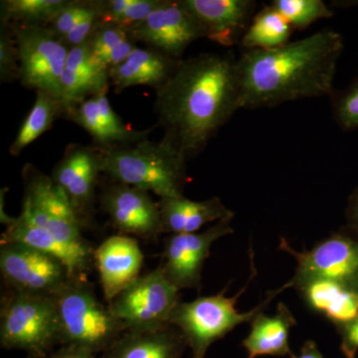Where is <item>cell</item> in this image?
<instances>
[{
	"label": "cell",
	"instance_id": "obj_5",
	"mask_svg": "<svg viewBox=\"0 0 358 358\" xmlns=\"http://www.w3.org/2000/svg\"><path fill=\"white\" fill-rule=\"evenodd\" d=\"M59 343L95 353L105 352L124 333V327L96 298L87 279L72 278L54 296Z\"/></svg>",
	"mask_w": 358,
	"mask_h": 358
},
{
	"label": "cell",
	"instance_id": "obj_18",
	"mask_svg": "<svg viewBox=\"0 0 358 358\" xmlns=\"http://www.w3.org/2000/svg\"><path fill=\"white\" fill-rule=\"evenodd\" d=\"M94 263L100 275L103 296L109 303L140 277L143 254L136 238L115 235L96 247Z\"/></svg>",
	"mask_w": 358,
	"mask_h": 358
},
{
	"label": "cell",
	"instance_id": "obj_1",
	"mask_svg": "<svg viewBox=\"0 0 358 358\" xmlns=\"http://www.w3.org/2000/svg\"><path fill=\"white\" fill-rule=\"evenodd\" d=\"M239 109L237 59L231 54L203 53L181 60L173 77L155 91L162 138L187 159L203 152Z\"/></svg>",
	"mask_w": 358,
	"mask_h": 358
},
{
	"label": "cell",
	"instance_id": "obj_26",
	"mask_svg": "<svg viewBox=\"0 0 358 358\" xmlns=\"http://www.w3.org/2000/svg\"><path fill=\"white\" fill-rule=\"evenodd\" d=\"M66 106L58 96L37 91L34 103L21 124L15 140L9 148L13 157H18L28 145L52 129L59 117H64Z\"/></svg>",
	"mask_w": 358,
	"mask_h": 358
},
{
	"label": "cell",
	"instance_id": "obj_19",
	"mask_svg": "<svg viewBox=\"0 0 358 358\" xmlns=\"http://www.w3.org/2000/svg\"><path fill=\"white\" fill-rule=\"evenodd\" d=\"M288 284L310 310L326 317L336 329L358 315V293L338 282L324 278L294 275Z\"/></svg>",
	"mask_w": 358,
	"mask_h": 358
},
{
	"label": "cell",
	"instance_id": "obj_21",
	"mask_svg": "<svg viewBox=\"0 0 358 358\" xmlns=\"http://www.w3.org/2000/svg\"><path fill=\"white\" fill-rule=\"evenodd\" d=\"M110 86V71L96 60L88 43L70 49L60 81L61 100L66 108L108 93Z\"/></svg>",
	"mask_w": 358,
	"mask_h": 358
},
{
	"label": "cell",
	"instance_id": "obj_14",
	"mask_svg": "<svg viewBox=\"0 0 358 358\" xmlns=\"http://www.w3.org/2000/svg\"><path fill=\"white\" fill-rule=\"evenodd\" d=\"M129 33L136 43H145L148 48L176 60H181L193 42L205 38L199 21L182 0H162L154 13Z\"/></svg>",
	"mask_w": 358,
	"mask_h": 358
},
{
	"label": "cell",
	"instance_id": "obj_35",
	"mask_svg": "<svg viewBox=\"0 0 358 358\" xmlns=\"http://www.w3.org/2000/svg\"><path fill=\"white\" fill-rule=\"evenodd\" d=\"M341 338V350L346 358H355L358 352V315L343 326L336 327Z\"/></svg>",
	"mask_w": 358,
	"mask_h": 358
},
{
	"label": "cell",
	"instance_id": "obj_9",
	"mask_svg": "<svg viewBox=\"0 0 358 358\" xmlns=\"http://www.w3.org/2000/svg\"><path fill=\"white\" fill-rule=\"evenodd\" d=\"M11 25L17 44L20 83L61 99V77L70 49L47 26Z\"/></svg>",
	"mask_w": 358,
	"mask_h": 358
},
{
	"label": "cell",
	"instance_id": "obj_23",
	"mask_svg": "<svg viewBox=\"0 0 358 358\" xmlns=\"http://www.w3.org/2000/svg\"><path fill=\"white\" fill-rule=\"evenodd\" d=\"M187 348L180 331L171 324L145 331H127L101 358H181Z\"/></svg>",
	"mask_w": 358,
	"mask_h": 358
},
{
	"label": "cell",
	"instance_id": "obj_7",
	"mask_svg": "<svg viewBox=\"0 0 358 358\" xmlns=\"http://www.w3.org/2000/svg\"><path fill=\"white\" fill-rule=\"evenodd\" d=\"M22 179L24 197L21 217L66 244L91 248L69 202L50 176L27 162L22 169Z\"/></svg>",
	"mask_w": 358,
	"mask_h": 358
},
{
	"label": "cell",
	"instance_id": "obj_17",
	"mask_svg": "<svg viewBox=\"0 0 358 358\" xmlns=\"http://www.w3.org/2000/svg\"><path fill=\"white\" fill-rule=\"evenodd\" d=\"M199 21L205 38L229 47L241 41L253 20L256 2L251 0H182Z\"/></svg>",
	"mask_w": 358,
	"mask_h": 358
},
{
	"label": "cell",
	"instance_id": "obj_25",
	"mask_svg": "<svg viewBox=\"0 0 358 358\" xmlns=\"http://www.w3.org/2000/svg\"><path fill=\"white\" fill-rule=\"evenodd\" d=\"M248 336L242 341L248 358L263 355L291 357L289 345V331L296 326V320L286 303H278L274 315L258 313L251 322Z\"/></svg>",
	"mask_w": 358,
	"mask_h": 358
},
{
	"label": "cell",
	"instance_id": "obj_34",
	"mask_svg": "<svg viewBox=\"0 0 358 358\" xmlns=\"http://www.w3.org/2000/svg\"><path fill=\"white\" fill-rule=\"evenodd\" d=\"M334 114L341 129L345 131L358 129V79L336 96Z\"/></svg>",
	"mask_w": 358,
	"mask_h": 358
},
{
	"label": "cell",
	"instance_id": "obj_24",
	"mask_svg": "<svg viewBox=\"0 0 358 358\" xmlns=\"http://www.w3.org/2000/svg\"><path fill=\"white\" fill-rule=\"evenodd\" d=\"M162 232L167 234L196 233L206 224L234 218V212L228 209L219 197L203 201H193L185 196L159 199Z\"/></svg>",
	"mask_w": 358,
	"mask_h": 358
},
{
	"label": "cell",
	"instance_id": "obj_13",
	"mask_svg": "<svg viewBox=\"0 0 358 358\" xmlns=\"http://www.w3.org/2000/svg\"><path fill=\"white\" fill-rule=\"evenodd\" d=\"M280 249L296 259V275L319 277L358 293V236L334 232L312 249L296 251L282 238Z\"/></svg>",
	"mask_w": 358,
	"mask_h": 358
},
{
	"label": "cell",
	"instance_id": "obj_2",
	"mask_svg": "<svg viewBox=\"0 0 358 358\" xmlns=\"http://www.w3.org/2000/svg\"><path fill=\"white\" fill-rule=\"evenodd\" d=\"M343 38L333 29L272 50H247L237 59L241 109H263L333 92Z\"/></svg>",
	"mask_w": 358,
	"mask_h": 358
},
{
	"label": "cell",
	"instance_id": "obj_3",
	"mask_svg": "<svg viewBox=\"0 0 358 358\" xmlns=\"http://www.w3.org/2000/svg\"><path fill=\"white\" fill-rule=\"evenodd\" d=\"M102 173L159 199L185 196L187 157L171 143L145 138L128 147L100 150Z\"/></svg>",
	"mask_w": 358,
	"mask_h": 358
},
{
	"label": "cell",
	"instance_id": "obj_37",
	"mask_svg": "<svg viewBox=\"0 0 358 358\" xmlns=\"http://www.w3.org/2000/svg\"><path fill=\"white\" fill-rule=\"evenodd\" d=\"M345 214L348 228L358 236V186L348 199Z\"/></svg>",
	"mask_w": 358,
	"mask_h": 358
},
{
	"label": "cell",
	"instance_id": "obj_31",
	"mask_svg": "<svg viewBox=\"0 0 358 358\" xmlns=\"http://www.w3.org/2000/svg\"><path fill=\"white\" fill-rule=\"evenodd\" d=\"M272 6L296 29H305L317 20L334 15L322 0H274Z\"/></svg>",
	"mask_w": 358,
	"mask_h": 358
},
{
	"label": "cell",
	"instance_id": "obj_10",
	"mask_svg": "<svg viewBox=\"0 0 358 358\" xmlns=\"http://www.w3.org/2000/svg\"><path fill=\"white\" fill-rule=\"evenodd\" d=\"M102 173V155L95 145L72 143L54 167L50 178L60 188L82 229L95 227L96 187Z\"/></svg>",
	"mask_w": 358,
	"mask_h": 358
},
{
	"label": "cell",
	"instance_id": "obj_29",
	"mask_svg": "<svg viewBox=\"0 0 358 358\" xmlns=\"http://www.w3.org/2000/svg\"><path fill=\"white\" fill-rule=\"evenodd\" d=\"M70 0H4L0 20L13 25L48 26Z\"/></svg>",
	"mask_w": 358,
	"mask_h": 358
},
{
	"label": "cell",
	"instance_id": "obj_8",
	"mask_svg": "<svg viewBox=\"0 0 358 358\" xmlns=\"http://www.w3.org/2000/svg\"><path fill=\"white\" fill-rule=\"evenodd\" d=\"M179 289L167 281L162 268L140 275L108 303L124 331L159 329L180 301Z\"/></svg>",
	"mask_w": 358,
	"mask_h": 358
},
{
	"label": "cell",
	"instance_id": "obj_27",
	"mask_svg": "<svg viewBox=\"0 0 358 358\" xmlns=\"http://www.w3.org/2000/svg\"><path fill=\"white\" fill-rule=\"evenodd\" d=\"M293 30L271 4L254 15L240 42L247 50H272L288 44Z\"/></svg>",
	"mask_w": 358,
	"mask_h": 358
},
{
	"label": "cell",
	"instance_id": "obj_36",
	"mask_svg": "<svg viewBox=\"0 0 358 358\" xmlns=\"http://www.w3.org/2000/svg\"><path fill=\"white\" fill-rule=\"evenodd\" d=\"M46 358H96L95 353L73 345H61Z\"/></svg>",
	"mask_w": 358,
	"mask_h": 358
},
{
	"label": "cell",
	"instance_id": "obj_16",
	"mask_svg": "<svg viewBox=\"0 0 358 358\" xmlns=\"http://www.w3.org/2000/svg\"><path fill=\"white\" fill-rule=\"evenodd\" d=\"M65 119L75 122L93 138L95 147L107 150L128 147L148 138L157 126L138 131L122 121L113 110L108 93L91 96L66 108Z\"/></svg>",
	"mask_w": 358,
	"mask_h": 358
},
{
	"label": "cell",
	"instance_id": "obj_38",
	"mask_svg": "<svg viewBox=\"0 0 358 358\" xmlns=\"http://www.w3.org/2000/svg\"><path fill=\"white\" fill-rule=\"evenodd\" d=\"M291 358H324L320 352L317 343L313 341H307L301 346L300 355H296L292 353Z\"/></svg>",
	"mask_w": 358,
	"mask_h": 358
},
{
	"label": "cell",
	"instance_id": "obj_33",
	"mask_svg": "<svg viewBox=\"0 0 358 358\" xmlns=\"http://www.w3.org/2000/svg\"><path fill=\"white\" fill-rule=\"evenodd\" d=\"M0 80L11 83L20 80V59L13 26L0 20Z\"/></svg>",
	"mask_w": 358,
	"mask_h": 358
},
{
	"label": "cell",
	"instance_id": "obj_30",
	"mask_svg": "<svg viewBox=\"0 0 358 358\" xmlns=\"http://www.w3.org/2000/svg\"><path fill=\"white\" fill-rule=\"evenodd\" d=\"M103 22L114 23L131 31L147 20L162 0H100Z\"/></svg>",
	"mask_w": 358,
	"mask_h": 358
},
{
	"label": "cell",
	"instance_id": "obj_22",
	"mask_svg": "<svg viewBox=\"0 0 358 358\" xmlns=\"http://www.w3.org/2000/svg\"><path fill=\"white\" fill-rule=\"evenodd\" d=\"M181 60L148 47H136L124 62L110 70V85L117 93L134 86L152 87L157 91L173 77Z\"/></svg>",
	"mask_w": 358,
	"mask_h": 358
},
{
	"label": "cell",
	"instance_id": "obj_39",
	"mask_svg": "<svg viewBox=\"0 0 358 358\" xmlns=\"http://www.w3.org/2000/svg\"><path fill=\"white\" fill-rule=\"evenodd\" d=\"M27 358H33V357H28Z\"/></svg>",
	"mask_w": 358,
	"mask_h": 358
},
{
	"label": "cell",
	"instance_id": "obj_12",
	"mask_svg": "<svg viewBox=\"0 0 358 358\" xmlns=\"http://www.w3.org/2000/svg\"><path fill=\"white\" fill-rule=\"evenodd\" d=\"M232 219L218 221L208 229L196 233L171 234L164 240L162 264L159 266L167 281L181 291L201 289L202 270L214 242L234 233Z\"/></svg>",
	"mask_w": 358,
	"mask_h": 358
},
{
	"label": "cell",
	"instance_id": "obj_15",
	"mask_svg": "<svg viewBox=\"0 0 358 358\" xmlns=\"http://www.w3.org/2000/svg\"><path fill=\"white\" fill-rule=\"evenodd\" d=\"M99 203L120 234L155 240L164 233L159 204L145 190L112 180L103 187Z\"/></svg>",
	"mask_w": 358,
	"mask_h": 358
},
{
	"label": "cell",
	"instance_id": "obj_20",
	"mask_svg": "<svg viewBox=\"0 0 358 358\" xmlns=\"http://www.w3.org/2000/svg\"><path fill=\"white\" fill-rule=\"evenodd\" d=\"M4 226L6 230L1 234L0 243L16 242L28 245L62 261L69 270L71 277L87 279V273L94 262L95 249L66 244L20 215L11 217Z\"/></svg>",
	"mask_w": 358,
	"mask_h": 358
},
{
	"label": "cell",
	"instance_id": "obj_6",
	"mask_svg": "<svg viewBox=\"0 0 358 358\" xmlns=\"http://www.w3.org/2000/svg\"><path fill=\"white\" fill-rule=\"evenodd\" d=\"M0 345L33 358L53 352L54 346L60 345L54 296L6 289L0 308Z\"/></svg>",
	"mask_w": 358,
	"mask_h": 358
},
{
	"label": "cell",
	"instance_id": "obj_32",
	"mask_svg": "<svg viewBox=\"0 0 358 358\" xmlns=\"http://www.w3.org/2000/svg\"><path fill=\"white\" fill-rule=\"evenodd\" d=\"M100 11V0H70L47 27L62 40L85 20Z\"/></svg>",
	"mask_w": 358,
	"mask_h": 358
},
{
	"label": "cell",
	"instance_id": "obj_28",
	"mask_svg": "<svg viewBox=\"0 0 358 358\" xmlns=\"http://www.w3.org/2000/svg\"><path fill=\"white\" fill-rule=\"evenodd\" d=\"M87 43L96 60L109 71L124 62L138 47L129 30L103 21Z\"/></svg>",
	"mask_w": 358,
	"mask_h": 358
},
{
	"label": "cell",
	"instance_id": "obj_11",
	"mask_svg": "<svg viewBox=\"0 0 358 358\" xmlns=\"http://www.w3.org/2000/svg\"><path fill=\"white\" fill-rule=\"evenodd\" d=\"M0 272L6 289L54 296L72 279L64 263L28 245L0 243Z\"/></svg>",
	"mask_w": 358,
	"mask_h": 358
},
{
	"label": "cell",
	"instance_id": "obj_4",
	"mask_svg": "<svg viewBox=\"0 0 358 358\" xmlns=\"http://www.w3.org/2000/svg\"><path fill=\"white\" fill-rule=\"evenodd\" d=\"M253 251H250L251 275L241 291L233 296H226V289L213 296H200L192 301H180L174 308L169 324L176 327L192 350L193 358H204L207 350L215 341L222 339L235 327L251 322L258 313L264 312L277 294L289 289L288 282L275 291H268L265 300L246 313L236 308L238 299L248 288L250 282L257 275L254 266Z\"/></svg>",
	"mask_w": 358,
	"mask_h": 358
}]
</instances>
